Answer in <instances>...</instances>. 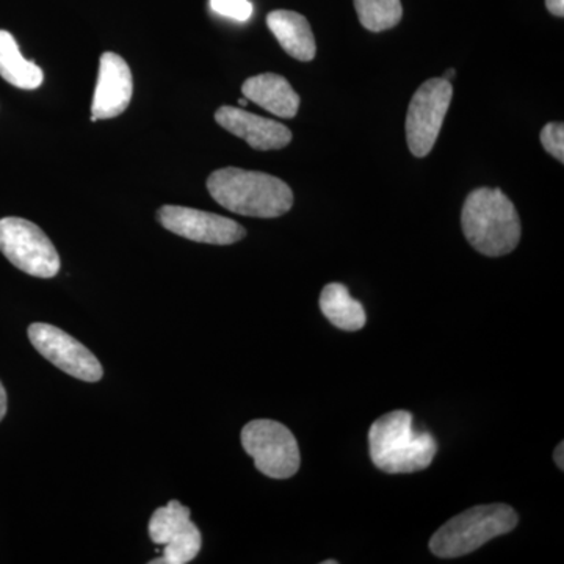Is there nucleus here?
<instances>
[{
	"instance_id": "f257e3e1",
	"label": "nucleus",
	"mask_w": 564,
	"mask_h": 564,
	"mask_svg": "<svg viewBox=\"0 0 564 564\" xmlns=\"http://www.w3.org/2000/svg\"><path fill=\"white\" fill-rule=\"evenodd\" d=\"M207 191L221 207L243 217L278 218L293 206L292 188L280 177L234 166L212 173Z\"/></svg>"
},
{
	"instance_id": "f03ea898",
	"label": "nucleus",
	"mask_w": 564,
	"mask_h": 564,
	"mask_svg": "<svg viewBox=\"0 0 564 564\" xmlns=\"http://www.w3.org/2000/svg\"><path fill=\"white\" fill-rule=\"evenodd\" d=\"M467 242L489 258L510 254L521 242V218L514 204L500 188H475L462 212Z\"/></svg>"
},
{
	"instance_id": "7ed1b4c3",
	"label": "nucleus",
	"mask_w": 564,
	"mask_h": 564,
	"mask_svg": "<svg viewBox=\"0 0 564 564\" xmlns=\"http://www.w3.org/2000/svg\"><path fill=\"white\" fill-rule=\"evenodd\" d=\"M370 458L386 474H413L426 469L437 452L429 432L414 429L413 414L392 411L369 430Z\"/></svg>"
},
{
	"instance_id": "20e7f679",
	"label": "nucleus",
	"mask_w": 564,
	"mask_h": 564,
	"mask_svg": "<svg viewBox=\"0 0 564 564\" xmlns=\"http://www.w3.org/2000/svg\"><path fill=\"white\" fill-rule=\"evenodd\" d=\"M518 522V513L510 505H478L445 522L430 540V551L440 558H458L510 533Z\"/></svg>"
},
{
	"instance_id": "39448f33",
	"label": "nucleus",
	"mask_w": 564,
	"mask_h": 564,
	"mask_svg": "<svg viewBox=\"0 0 564 564\" xmlns=\"http://www.w3.org/2000/svg\"><path fill=\"white\" fill-rule=\"evenodd\" d=\"M0 252L18 270L31 276L50 280L61 272V256L50 237L35 223L24 218L0 220Z\"/></svg>"
},
{
	"instance_id": "423d86ee",
	"label": "nucleus",
	"mask_w": 564,
	"mask_h": 564,
	"mask_svg": "<svg viewBox=\"0 0 564 564\" xmlns=\"http://www.w3.org/2000/svg\"><path fill=\"white\" fill-rule=\"evenodd\" d=\"M245 452L254 459L259 473L276 480H285L299 473L300 448L288 426L269 419H258L243 426Z\"/></svg>"
},
{
	"instance_id": "0eeeda50",
	"label": "nucleus",
	"mask_w": 564,
	"mask_h": 564,
	"mask_svg": "<svg viewBox=\"0 0 564 564\" xmlns=\"http://www.w3.org/2000/svg\"><path fill=\"white\" fill-rule=\"evenodd\" d=\"M452 98L454 87L443 77L426 80L414 93L406 115V140L415 158H426L432 152Z\"/></svg>"
},
{
	"instance_id": "6e6552de",
	"label": "nucleus",
	"mask_w": 564,
	"mask_h": 564,
	"mask_svg": "<svg viewBox=\"0 0 564 564\" xmlns=\"http://www.w3.org/2000/svg\"><path fill=\"white\" fill-rule=\"evenodd\" d=\"M152 543L163 545V554L151 564H187L202 551L203 536L191 521V508L172 500L159 508L150 521Z\"/></svg>"
},
{
	"instance_id": "1a4fd4ad",
	"label": "nucleus",
	"mask_w": 564,
	"mask_h": 564,
	"mask_svg": "<svg viewBox=\"0 0 564 564\" xmlns=\"http://www.w3.org/2000/svg\"><path fill=\"white\" fill-rule=\"evenodd\" d=\"M28 333L36 351L58 367L62 372L87 383L101 380L104 375L101 362L68 333L47 323H33L29 326Z\"/></svg>"
},
{
	"instance_id": "9d476101",
	"label": "nucleus",
	"mask_w": 564,
	"mask_h": 564,
	"mask_svg": "<svg viewBox=\"0 0 564 564\" xmlns=\"http://www.w3.org/2000/svg\"><path fill=\"white\" fill-rule=\"evenodd\" d=\"M158 218L166 231L192 242L232 245L247 236L243 226L231 218L192 207L163 206L158 212Z\"/></svg>"
},
{
	"instance_id": "9b49d317",
	"label": "nucleus",
	"mask_w": 564,
	"mask_h": 564,
	"mask_svg": "<svg viewBox=\"0 0 564 564\" xmlns=\"http://www.w3.org/2000/svg\"><path fill=\"white\" fill-rule=\"evenodd\" d=\"M132 91V73L128 63L113 52H104L93 96L91 121L120 117L131 104Z\"/></svg>"
},
{
	"instance_id": "f8f14e48",
	"label": "nucleus",
	"mask_w": 564,
	"mask_h": 564,
	"mask_svg": "<svg viewBox=\"0 0 564 564\" xmlns=\"http://www.w3.org/2000/svg\"><path fill=\"white\" fill-rule=\"evenodd\" d=\"M215 121L232 135L247 141L256 151L282 150L292 141L288 126L237 107H220L215 113Z\"/></svg>"
},
{
	"instance_id": "ddd939ff",
	"label": "nucleus",
	"mask_w": 564,
	"mask_h": 564,
	"mask_svg": "<svg viewBox=\"0 0 564 564\" xmlns=\"http://www.w3.org/2000/svg\"><path fill=\"white\" fill-rule=\"evenodd\" d=\"M242 93L248 101L258 104L274 117L291 120L299 113L300 96L293 90L288 79L278 74L265 73L250 77L245 80Z\"/></svg>"
},
{
	"instance_id": "4468645a",
	"label": "nucleus",
	"mask_w": 564,
	"mask_h": 564,
	"mask_svg": "<svg viewBox=\"0 0 564 564\" xmlns=\"http://www.w3.org/2000/svg\"><path fill=\"white\" fill-rule=\"evenodd\" d=\"M267 25L282 50L300 62L314 61L317 44L310 22L291 10H274L267 17Z\"/></svg>"
},
{
	"instance_id": "2eb2a0df",
	"label": "nucleus",
	"mask_w": 564,
	"mask_h": 564,
	"mask_svg": "<svg viewBox=\"0 0 564 564\" xmlns=\"http://www.w3.org/2000/svg\"><path fill=\"white\" fill-rule=\"evenodd\" d=\"M0 77L21 90H36L44 82L43 69L25 61L17 40L7 31H0Z\"/></svg>"
},
{
	"instance_id": "dca6fc26",
	"label": "nucleus",
	"mask_w": 564,
	"mask_h": 564,
	"mask_svg": "<svg viewBox=\"0 0 564 564\" xmlns=\"http://www.w3.org/2000/svg\"><path fill=\"white\" fill-rule=\"evenodd\" d=\"M321 310L332 325L344 332H359L367 322L361 303L351 299L350 292L339 282L325 285L321 293Z\"/></svg>"
},
{
	"instance_id": "f3484780",
	"label": "nucleus",
	"mask_w": 564,
	"mask_h": 564,
	"mask_svg": "<svg viewBox=\"0 0 564 564\" xmlns=\"http://www.w3.org/2000/svg\"><path fill=\"white\" fill-rule=\"evenodd\" d=\"M355 9L364 29L375 33L395 28L403 18L400 0H355Z\"/></svg>"
},
{
	"instance_id": "a211bd4d",
	"label": "nucleus",
	"mask_w": 564,
	"mask_h": 564,
	"mask_svg": "<svg viewBox=\"0 0 564 564\" xmlns=\"http://www.w3.org/2000/svg\"><path fill=\"white\" fill-rule=\"evenodd\" d=\"M210 9L220 17L239 22L250 20L252 14L250 0H210Z\"/></svg>"
},
{
	"instance_id": "6ab92c4d",
	"label": "nucleus",
	"mask_w": 564,
	"mask_h": 564,
	"mask_svg": "<svg viewBox=\"0 0 564 564\" xmlns=\"http://www.w3.org/2000/svg\"><path fill=\"white\" fill-rule=\"evenodd\" d=\"M541 144L552 158L564 162V126L563 122H549L541 131Z\"/></svg>"
},
{
	"instance_id": "aec40b11",
	"label": "nucleus",
	"mask_w": 564,
	"mask_h": 564,
	"mask_svg": "<svg viewBox=\"0 0 564 564\" xmlns=\"http://www.w3.org/2000/svg\"><path fill=\"white\" fill-rule=\"evenodd\" d=\"M545 7L554 17H564V0H545Z\"/></svg>"
},
{
	"instance_id": "412c9836",
	"label": "nucleus",
	"mask_w": 564,
	"mask_h": 564,
	"mask_svg": "<svg viewBox=\"0 0 564 564\" xmlns=\"http://www.w3.org/2000/svg\"><path fill=\"white\" fill-rule=\"evenodd\" d=\"M7 414V391L3 384L0 383V422L3 421Z\"/></svg>"
},
{
	"instance_id": "4be33fe9",
	"label": "nucleus",
	"mask_w": 564,
	"mask_h": 564,
	"mask_svg": "<svg viewBox=\"0 0 564 564\" xmlns=\"http://www.w3.org/2000/svg\"><path fill=\"white\" fill-rule=\"evenodd\" d=\"M563 452H564V444L560 443L558 445H556L554 459H555L556 466H558L560 469H562V470L564 469Z\"/></svg>"
},
{
	"instance_id": "5701e85b",
	"label": "nucleus",
	"mask_w": 564,
	"mask_h": 564,
	"mask_svg": "<svg viewBox=\"0 0 564 564\" xmlns=\"http://www.w3.org/2000/svg\"><path fill=\"white\" fill-rule=\"evenodd\" d=\"M455 69H448L447 73L444 74L443 79L451 82L455 77Z\"/></svg>"
},
{
	"instance_id": "b1692460",
	"label": "nucleus",
	"mask_w": 564,
	"mask_h": 564,
	"mask_svg": "<svg viewBox=\"0 0 564 564\" xmlns=\"http://www.w3.org/2000/svg\"><path fill=\"white\" fill-rule=\"evenodd\" d=\"M239 104H240V106H242V107H247V106H248V99H247V98H245V99H240Z\"/></svg>"
},
{
	"instance_id": "393cba45",
	"label": "nucleus",
	"mask_w": 564,
	"mask_h": 564,
	"mask_svg": "<svg viewBox=\"0 0 564 564\" xmlns=\"http://www.w3.org/2000/svg\"><path fill=\"white\" fill-rule=\"evenodd\" d=\"M337 562H334V560H328V562H323V564H336Z\"/></svg>"
}]
</instances>
